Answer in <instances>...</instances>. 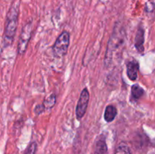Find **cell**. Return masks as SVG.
Segmentation results:
<instances>
[{"mask_svg": "<svg viewBox=\"0 0 155 154\" xmlns=\"http://www.w3.org/2000/svg\"><path fill=\"white\" fill-rule=\"evenodd\" d=\"M145 94L144 89L138 84H134L131 88V97L133 101H139Z\"/></svg>", "mask_w": 155, "mask_h": 154, "instance_id": "30bf717a", "label": "cell"}, {"mask_svg": "<svg viewBox=\"0 0 155 154\" xmlns=\"http://www.w3.org/2000/svg\"><path fill=\"white\" fill-rule=\"evenodd\" d=\"M89 97H90V95H89L88 89H83L80 95V98H79L77 107H76V116H77V119L78 120H80L86 114L88 104H89Z\"/></svg>", "mask_w": 155, "mask_h": 154, "instance_id": "5b68a950", "label": "cell"}, {"mask_svg": "<svg viewBox=\"0 0 155 154\" xmlns=\"http://www.w3.org/2000/svg\"><path fill=\"white\" fill-rule=\"evenodd\" d=\"M126 39H127V33L125 29L117 23L114 27L112 34L107 43L105 59H104V64L106 66L110 64L113 57V53L124 45Z\"/></svg>", "mask_w": 155, "mask_h": 154, "instance_id": "6da1fadb", "label": "cell"}, {"mask_svg": "<svg viewBox=\"0 0 155 154\" xmlns=\"http://www.w3.org/2000/svg\"><path fill=\"white\" fill-rule=\"evenodd\" d=\"M114 154H131V150L127 143L121 142L117 146Z\"/></svg>", "mask_w": 155, "mask_h": 154, "instance_id": "7c38bea8", "label": "cell"}, {"mask_svg": "<svg viewBox=\"0 0 155 154\" xmlns=\"http://www.w3.org/2000/svg\"><path fill=\"white\" fill-rule=\"evenodd\" d=\"M117 114V110L113 105H108L106 107L104 113V119L107 122H111L114 120Z\"/></svg>", "mask_w": 155, "mask_h": 154, "instance_id": "9c48e42d", "label": "cell"}, {"mask_svg": "<svg viewBox=\"0 0 155 154\" xmlns=\"http://www.w3.org/2000/svg\"><path fill=\"white\" fill-rule=\"evenodd\" d=\"M36 142H32L30 144V146H28V148L26 150L25 153L24 154H35L36 153Z\"/></svg>", "mask_w": 155, "mask_h": 154, "instance_id": "4fadbf2b", "label": "cell"}, {"mask_svg": "<svg viewBox=\"0 0 155 154\" xmlns=\"http://www.w3.org/2000/svg\"><path fill=\"white\" fill-rule=\"evenodd\" d=\"M70 45V33L68 31H63L53 45V54L55 57L61 58L68 53Z\"/></svg>", "mask_w": 155, "mask_h": 154, "instance_id": "3957f363", "label": "cell"}, {"mask_svg": "<svg viewBox=\"0 0 155 154\" xmlns=\"http://www.w3.org/2000/svg\"><path fill=\"white\" fill-rule=\"evenodd\" d=\"M107 151V146L106 143L105 137L103 134L100 135L95 142V149L92 154H106Z\"/></svg>", "mask_w": 155, "mask_h": 154, "instance_id": "ba28073f", "label": "cell"}, {"mask_svg": "<svg viewBox=\"0 0 155 154\" xmlns=\"http://www.w3.org/2000/svg\"><path fill=\"white\" fill-rule=\"evenodd\" d=\"M127 76L131 81H136L138 78V72L139 70V63L136 59L128 60L127 62Z\"/></svg>", "mask_w": 155, "mask_h": 154, "instance_id": "8992f818", "label": "cell"}, {"mask_svg": "<svg viewBox=\"0 0 155 154\" xmlns=\"http://www.w3.org/2000/svg\"><path fill=\"white\" fill-rule=\"evenodd\" d=\"M56 103V95L54 94H51L49 96L45 98L44 99L42 104L45 107V110H49L51 109L54 105H55Z\"/></svg>", "mask_w": 155, "mask_h": 154, "instance_id": "8fae6325", "label": "cell"}, {"mask_svg": "<svg viewBox=\"0 0 155 154\" xmlns=\"http://www.w3.org/2000/svg\"><path fill=\"white\" fill-rule=\"evenodd\" d=\"M45 110V109L43 104H38V105H36V107H35V114L39 115L42 113H43Z\"/></svg>", "mask_w": 155, "mask_h": 154, "instance_id": "5bb4252c", "label": "cell"}, {"mask_svg": "<svg viewBox=\"0 0 155 154\" xmlns=\"http://www.w3.org/2000/svg\"><path fill=\"white\" fill-rule=\"evenodd\" d=\"M18 16H19V5H13L10 8L6 16L4 37H3V43L5 47L12 45L15 39L18 25Z\"/></svg>", "mask_w": 155, "mask_h": 154, "instance_id": "7a4b0ae2", "label": "cell"}, {"mask_svg": "<svg viewBox=\"0 0 155 154\" xmlns=\"http://www.w3.org/2000/svg\"><path fill=\"white\" fill-rule=\"evenodd\" d=\"M144 42H145V30L142 27H139L135 38V47L139 52L142 53L145 50Z\"/></svg>", "mask_w": 155, "mask_h": 154, "instance_id": "52a82bcc", "label": "cell"}, {"mask_svg": "<svg viewBox=\"0 0 155 154\" xmlns=\"http://www.w3.org/2000/svg\"><path fill=\"white\" fill-rule=\"evenodd\" d=\"M32 31H33V22L30 21H28L21 30L18 44V53L20 55H23L25 53L29 41L31 38Z\"/></svg>", "mask_w": 155, "mask_h": 154, "instance_id": "277c9868", "label": "cell"}]
</instances>
